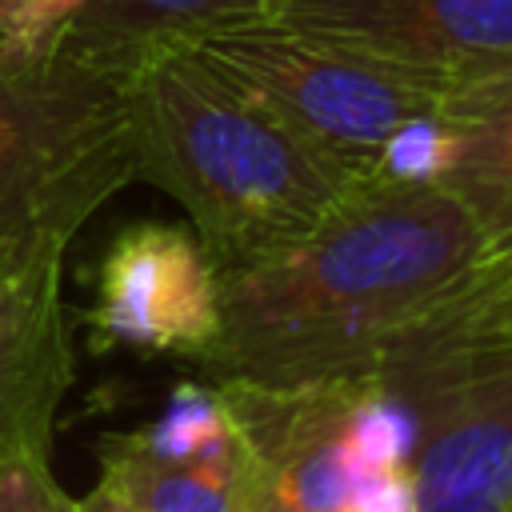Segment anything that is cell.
<instances>
[{
  "label": "cell",
  "mask_w": 512,
  "mask_h": 512,
  "mask_svg": "<svg viewBox=\"0 0 512 512\" xmlns=\"http://www.w3.org/2000/svg\"><path fill=\"white\" fill-rule=\"evenodd\" d=\"M268 20L444 96L512 68V0H268Z\"/></svg>",
  "instance_id": "6"
},
{
  "label": "cell",
  "mask_w": 512,
  "mask_h": 512,
  "mask_svg": "<svg viewBox=\"0 0 512 512\" xmlns=\"http://www.w3.org/2000/svg\"><path fill=\"white\" fill-rule=\"evenodd\" d=\"M88 324L104 344L200 364L220 332V272L192 228H124L100 260Z\"/></svg>",
  "instance_id": "7"
},
{
  "label": "cell",
  "mask_w": 512,
  "mask_h": 512,
  "mask_svg": "<svg viewBox=\"0 0 512 512\" xmlns=\"http://www.w3.org/2000/svg\"><path fill=\"white\" fill-rule=\"evenodd\" d=\"M420 328L460 340H488L512 348V276L496 284H468Z\"/></svg>",
  "instance_id": "14"
},
{
  "label": "cell",
  "mask_w": 512,
  "mask_h": 512,
  "mask_svg": "<svg viewBox=\"0 0 512 512\" xmlns=\"http://www.w3.org/2000/svg\"><path fill=\"white\" fill-rule=\"evenodd\" d=\"M0 512H80V500L52 476L48 448L0 452Z\"/></svg>",
  "instance_id": "15"
},
{
  "label": "cell",
  "mask_w": 512,
  "mask_h": 512,
  "mask_svg": "<svg viewBox=\"0 0 512 512\" xmlns=\"http://www.w3.org/2000/svg\"><path fill=\"white\" fill-rule=\"evenodd\" d=\"M456 136L440 112V104L432 112L408 116L376 152L372 172L388 176V180H408V184H440L448 160H452Z\"/></svg>",
  "instance_id": "12"
},
{
  "label": "cell",
  "mask_w": 512,
  "mask_h": 512,
  "mask_svg": "<svg viewBox=\"0 0 512 512\" xmlns=\"http://www.w3.org/2000/svg\"><path fill=\"white\" fill-rule=\"evenodd\" d=\"M124 80L60 48L0 60V256L36 240L72 244L136 180Z\"/></svg>",
  "instance_id": "3"
},
{
  "label": "cell",
  "mask_w": 512,
  "mask_h": 512,
  "mask_svg": "<svg viewBox=\"0 0 512 512\" xmlns=\"http://www.w3.org/2000/svg\"><path fill=\"white\" fill-rule=\"evenodd\" d=\"M88 4L92 0H0V60L28 64L52 56Z\"/></svg>",
  "instance_id": "13"
},
{
  "label": "cell",
  "mask_w": 512,
  "mask_h": 512,
  "mask_svg": "<svg viewBox=\"0 0 512 512\" xmlns=\"http://www.w3.org/2000/svg\"><path fill=\"white\" fill-rule=\"evenodd\" d=\"M344 512H420V504H416V484H412L408 464L384 468V472H368V476L352 488Z\"/></svg>",
  "instance_id": "16"
},
{
  "label": "cell",
  "mask_w": 512,
  "mask_h": 512,
  "mask_svg": "<svg viewBox=\"0 0 512 512\" xmlns=\"http://www.w3.org/2000/svg\"><path fill=\"white\" fill-rule=\"evenodd\" d=\"M100 480L132 512H252L256 456L240 420L188 452H160L124 432L100 444Z\"/></svg>",
  "instance_id": "10"
},
{
  "label": "cell",
  "mask_w": 512,
  "mask_h": 512,
  "mask_svg": "<svg viewBox=\"0 0 512 512\" xmlns=\"http://www.w3.org/2000/svg\"><path fill=\"white\" fill-rule=\"evenodd\" d=\"M64 252L60 240H36L0 256V452L52 448L76 372L60 292Z\"/></svg>",
  "instance_id": "8"
},
{
  "label": "cell",
  "mask_w": 512,
  "mask_h": 512,
  "mask_svg": "<svg viewBox=\"0 0 512 512\" xmlns=\"http://www.w3.org/2000/svg\"><path fill=\"white\" fill-rule=\"evenodd\" d=\"M376 376L416 420L420 512H512V348L412 328Z\"/></svg>",
  "instance_id": "5"
},
{
  "label": "cell",
  "mask_w": 512,
  "mask_h": 512,
  "mask_svg": "<svg viewBox=\"0 0 512 512\" xmlns=\"http://www.w3.org/2000/svg\"><path fill=\"white\" fill-rule=\"evenodd\" d=\"M184 44L352 176L372 172L376 152L408 116L444 100V92L396 68L268 16Z\"/></svg>",
  "instance_id": "4"
},
{
  "label": "cell",
  "mask_w": 512,
  "mask_h": 512,
  "mask_svg": "<svg viewBox=\"0 0 512 512\" xmlns=\"http://www.w3.org/2000/svg\"><path fill=\"white\" fill-rule=\"evenodd\" d=\"M268 16V0H92L64 32L60 52L128 76L152 48Z\"/></svg>",
  "instance_id": "11"
},
{
  "label": "cell",
  "mask_w": 512,
  "mask_h": 512,
  "mask_svg": "<svg viewBox=\"0 0 512 512\" xmlns=\"http://www.w3.org/2000/svg\"><path fill=\"white\" fill-rule=\"evenodd\" d=\"M456 136L440 188L464 208L480 236L484 268L472 284L512 276V68L440 100Z\"/></svg>",
  "instance_id": "9"
},
{
  "label": "cell",
  "mask_w": 512,
  "mask_h": 512,
  "mask_svg": "<svg viewBox=\"0 0 512 512\" xmlns=\"http://www.w3.org/2000/svg\"><path fill=\"white\" fill-rule=\"evenodd\" d=\"M80 512H132L104 480H96V488L88 492V496H80Z\"/></svg>",
  "instance_id": "17"
},
{
  "label": "cell",
  "mask_w": 512,
  "mask_h": 512,
  "mask_svg": "<svg viewBox=\"0 0 512 512\" xmlns=\"http://www.w3.org/2000/svg\"><path fill=\"white\" fill-rule=\"evenodd\" d=\"M136 180L164 188L216 268L312 232L364 180L316 152L188 44L152 48L124 80Z\"/></svg>",
  "instance_id": "2"
},
{
  "label": "cell",
  "mask_w": 512,
  "mask_h": 512,
  "mask_svg": "<svg viewBox=\"0 0 512 512\" xmlns=\"http://www.w3.org/2000/svg\"><path fill=\"white\" fill-rule=\"evenodd\" d=\"M484 268L480 236L440 184L368 172L300 240L220 272L212 384L304 388L368 376Z\"/></svg>",
  "instance_id": "1"
}]
</instances>
